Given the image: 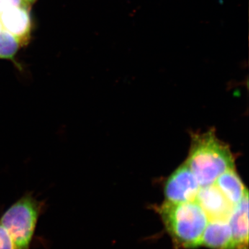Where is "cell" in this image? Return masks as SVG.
<instances>
[{
	"instance_id": "6da1fadb",
	"label": "cell",
	"mask_w": 249,
	"mask_h": 249,
	"mask_svg": "<svg viewBox=\"0 0 249 249\" xmlns=\"http://www.w3.org/2000/svg\"><path fill=\"white\" fill-rule=\"evenodd\" d=\"M186 163L201 187L213 184L224 172L235 168L230 147L212 130L193 134Z\"/></svg>"
},
{
	"instance_id": "7a4b0ae2",
	"label": "cell",
	"mask_w": 249,
	"mask_h": 249,
	"mask_svg": "<svg viewBox=\"0 0 249 249\" xmlns=\"http://www.w3.org/2000/svg\"><path fill=\"white\" fill-rule=\"evenodd\" d=\"M158 211L167 231L178 247L195 249L201 246L209 219L196 200L183 203L165 201Z\"/></svg>"
},
{
	"instance_id": "3957f363",
	"label": "cell",
	"mask_w": 249,
	"mask_h": 249,
	"mask_svg": "<svg viewBox=\"0 0 249 249\" xmlns=\"http://www.w3.org/2000/svg\"><path fill=\"white\" fill-rule=\"evenodd\" d=\"M45 206V201L38 200L32 192H27L1 216L0 224L9 232L16 249H30Z\"/></svg>"
},
{
	"instance_id": "277c9868",
	"label": "cell",
	"mask_w": 249,
	"mask_h": 249,
	"mask_svg": "<svg viewBox=\"0 0 249 249\" xmlns=\"http://www.w3.org/2000/svg\"><path fill=\"white\" fill-rule=\"evenodd\" d=\"M200 188L194 174L185 162L165 181V199L173 203L196 201Z\"/></svg>"
},
{
	"instance_id": "5b68a950",
	"label": "cell",
	"mask_w": 249,
	"mask_h": 249,
	"mask_svg": "<svg viewBox=\"0 0 249 249\" xmlns=\"http://www.w3.org/2000/svg\"><path fill=\"white\" fill-rule=\"evenodd\" d=\"M196 201L204 210L209 221H229L235 209L214 183L201 187Z\"/></svg>"
},
{
	"instance_id": "8992f818",
	"label": "cell",
	"mask_w": 249,
	"mask_h": 249,
	"mask_svg": "<svg viewBox=\"0 0 249 249\" xmlns=\"http://www.w3.org/2000/svg\"><path fill=\"white\" fill-rule=\"evenodd\" d=\"M3 30L14 36L22 47L27 45L33 31L30 6L27 5L11 8L0 14Z\"/></svg>"
},
{
	"instance_id": "52a82bcc",
	"label": "cell",
	"mask_w": 249,
	"mask_h": 249,
	"mask_svg": "<svg viewBox=\"0 0 249 249\" xmlns=\"http://www.w3.org/2000/svg\"><path fill=\"white\" fill-rule=\"evenodd\" d=\"M229 222L232 231V249H248L249 193L236 205Z\"/></svg>"
},
{
	"instance_id": "ba28073f",
	"label": "cell",
	"mask_w": 249,
	"mask_h": 249,
	"mask_svg": "<svg viewBox=\"0 0 249 249\" xmlns=\"http://www.w3.org/2000/svg\"><path fill=\"white\" fill-rule=\"evenodd\" d=\"M201 245L211 249H232V231L229 221H210L203 234Z\"/></svg>"
},
{
	"instance_id": "9c48e42d",
	"label": "cell",
	"mask_w": 249,
	"mask_h": 249,
	"mask_svg": "<svg viewBox=\"0 0 249 249\" xmlns=\"http://www.w3.org/2000/svg\"><path fill=\"white\" fill-rule=\"evenodd\" d=\"M214 183L228 200L235 206L249 193L235 168L224 172Z\"/></svg>"
},
{
	"instance_id": "30bf717a",
	"label": "cell",
	"mask_w": 249,
	"mask_h": 249,
	"mask_svg": "<svg viewBox=\"0 0 249 249\" xmlns=\"http://www.w3.org/2000/svg\"><path fill=\"white\" fill-rule=\"evenodd\" d=\"M21 47H22L19 41L14 36L4 30L0 33V59L10 60L18 70L22 71L23 67L16 60V55Z\"/></svg>"
},
{
	"instance_id": "8fae6325",
	"label": "cell",
	"mask_w": 249,
	"mask_h": 249,
	"mask_svg": "<svg viewBox=\"0 0 249 249\" xmlns=\"http://www.w3.org/2000/svg\"><path fill=\"white\" fill-rule=\"evenodd\" d=\"M0 249H16L9 232L0 224Z\"/></svg>"
},
{
	"instance_id": "7c38bea8",
	"label": "cell",
	"mask_w": 249,
	"mask_h": 249,
	"mask_svg": "<svg viewBox=\"0 0 249 249\" xmlns=\"http://www.w3.org/2000/svg\"><path fill=\"white\" fill-rule=\"evenodd\" d=\"M22 5H27L23 0H0V14L11 8Z\"/></svg>"
},
{
	"instance_id": "4fadbf2b",
	"label": "cell",
	"mask_w": 249,
	"mask_h": 249,
	"mask_svg": "<svg viewBox=\"0 0 249 249\" xmlns=\"http://www.w3.org/2000/svg\"><path fill=\"white\" fill-rule=\"evenodd\" d=\"M37 1V0H23V1H24L26 4L28 5V6H30V7L31 5L35 4Z\"/></svg>"
},
{
	"instance_id": "5bb4252c",
	"label": "cell",
	"mask_w": 249,
	"mask_h": 249,
	"mask_svg": "<svg viewBox=\"0 0 249 249\" xmlns=\"http://www.w3.org/2000/svg\"><path fill=\"white\" fill-rule=\"evenodd\" d=\"M3 31L2 25H1V22H0V33Z\"/></svg>"
}]
</instances>
